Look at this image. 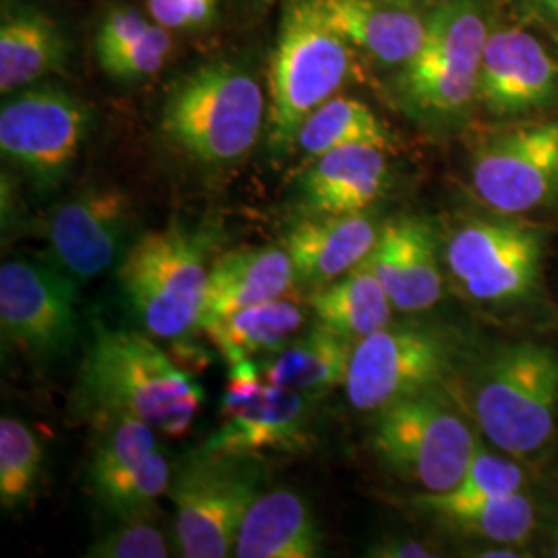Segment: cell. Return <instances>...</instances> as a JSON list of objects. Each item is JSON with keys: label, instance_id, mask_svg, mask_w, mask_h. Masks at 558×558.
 Listing matches in <instances>:
<instances>
[{"label": "cell", "instance_id": "obj_1", "mask_svg": "<svg viewBox=\"0 0 558 558\" xmlns=\"http://www.w3.org/2000/svg\"><path fill=\"white\" fill-rule=\"evenodd\" d=\"M203 387L154 339L98 327L81 362L73 403L83 418H137L166 437L195 422Z\"/></svg>", "mask_w": 558, "mask_h": 558}, {"label": "cell", "instance_id": "obj_2", "mask_svg": "<svg viewBox=\"0 0 558 558\" xmlns=\"http://www.w3.org/2000/svg\"><path fill=\"white\" fill-rule=\"evenodd\" d=\"M263 119L259 83L236 64L211 62L182 77L170 92L161 131L193 160L230 163L253 149Z\"/></svg>", "mask_w": 558, "mask_h": 558}, {"label": "cell", "instance_id": "obj_3", "mask_svg": "<svg viewBox=\"0 0 558 558\" xmlns=\"http://www.w3.org/2000/svg\"><path fill=\"white\" fill-rule=\"evenodd\" d=\"M480 430L509 458H534L558 426V352L550 345L500 348L482 366L474 389Z\"/></svg>", "mask_w": 558, "mask_h": 558}, {"label": "cell", "instance_id": "obj_4", "mask_svg": "<svg viewBox=\"0 0 558 558\" xmlns=\"http://www.w3.org/2000/svg\"><path fill=\"white\" fill-rule=\"evenodd\" d=\"M119 283L151 336L182 338L199 327L209 269L199 242L179 223L145 232L120 263Z\"/></svg>", "mask_w": 558, "mask_h": 558}, {"label": "cell", "instance_id": "obj_5", "mask_svg": "<svg viewBox=\"0 0 558 558\" xmlns=\"http://www.w3.org/2000/svg\"><path fill=\"white\" fill-rule=\"evenodd\" d=\"M373 445L393 474L433 495L453 490L478 449L470 424L440 387L379 410Z\"/></svg>", "mask_w": 558, "mask_h": 558}, {"label": "cell", "instance_id": "obj_6", "mask_svg": "<svg viewBox=\"0 0 558 558\" xmlns=\"http://www.w3.org/2000/svg\"><path fill=\"white\" fill-rule=\"evenodd\" d=\"M350 44L323 20L313 0L288 11L271 60L269 145L296 143L302 122L336 96L350 73Z\"/></svg>", "mask_w": 558, "mask_h": 558}, {"label": "cell", "instance_id": "obj_7", "mask_svg": "<svg viewBox=\"0 0 558 558\" xmlns=\"http://www.w3.org/2000/svg\"><path fill=\"white\" fill-rule=\"evenodd\" d=\"M488 27L478 0H447L426 20L418 54L403 64L399 89L428 117H453L478 92Z\"/></svg>", "mask_w": 558, "mask_h": 558}, {"label": "cell", "instance_id": "obj_8", "mask_svg": "<svg viewBox=\"0 0 558 558\" xmlns=\"http://www.w3.org/2000/svg\"><path fill=\"white\" fill-rule=\"evenodd\" d=\"M221 401V424L199 453L257 458L311 449L313 408L319 399L267 383L253 360L230 364Z\"/></svg>", "mask_w": 558, "mask_h": 558}, {"label": "cell", "instance_id": "obj_9", "mask_svg": "<svg viewBox=\"0 0 558 558\" xmlns=\"http://www.w3.org/2000/svg\"><path fill=\"white\" fill-rule=\"evenodd\" d=\"M260 495L255 458L195 451L170 490L177 507L180 555L186 558L234 555L240 525Z\"/></svg>", "mask_w": 558, "mask_h": 558}, {"label": "cell", "instance_id": "obj_10", "mask_svg": "<svg viewBox=\"0 0 558 558\" xmlns=\"http://www.w3.org/2000/svg\"><path fill=\"white\" fill-rule=\"evenodd\" d=\"M453 338L428 325H387L354 345L345 393L362 412L439 389L456 371Z\"/></svg>", "mask_w": 558, "mask_h": 558}, {"label": "cell", "instance_id": "obj_11", "mask_svg": "<svg viewBox=\"0 0 558 558\" xmlns=\"http://www.w3.org/2000/svg\"><path fill=\"white\" fill-rule=\"evenodd\" d=\"M77 279L32 260L0 267L2 336L36 360L69 354L80 336Z\"/></svg>", "mask_w": 558, "mask_h": 558}, {"label": "cell", "instance_id": "obj_12", "mask_svg": "<svg viewBox=\"0 0 558 558\" xmlns=\"http://www.w3.org/2000/svg\"><path fill=\"white\" fill-rule=\"evenodd\" d=\"M96 424L87 484L112 519L149 518L172 486L170 465L156 430L137 418H104Z\"/></svg>", "mask_w": 558, "mask_h": 558}, {"label": "cell", "instance_id": "obj_13", "mask_svg": "<svg viewBox=\"0 0 558 558\" xmlns=\"http://www.w3.org/2000/svg\"><path fill=\"white\" fill-rule=\"evenodd\" d=\"M472 184L480 199L507 216L550 205L558 197V122L525 124L482 143Z\"/></svg>", "mask_w": 558, "mask_h": 558}, {"label": "cell", "instance_id": "obj_14", "mask_svg": "<svg viewBox=\"0 0 558 558\" xmlns=\"http://www.w3.org/2000/svg\"><path fill=\"white\" fill-rule=\"evenodd\" d=\"M89 120L87 106L66 92H23L0 110L2 156L27 170L44 189L54 186L77 158Z\"/></svg>", "mask_w": 558, "mask_h": 558}, {"label": "cell", "instance_id": "obj_15", "mask_svg": "<svg viewBox=\"0 0 558 558\" xmlns=\"http://www.w3.org/2000/svg\"><path fill=\"white\" fill-rule=\"evenodd\" d=\"M544 236L511 221H474L447 244V265L461 288L482 302L523 299L538 281Z\"/></svg>", "mask_w": 558, "mask_h": 558}, {"label": "cell", "instance_id": "obj_16", "mask_svg": "<svg viewBox=\"0 0 558 558\" xmlns=\"http://www.w3.org/2000/svg\"><path fill=\"white\" fill-rule=\"evenodd\" d=\"M133 226V205L117 186H92L62 203L48 226L60 269L77 281L100 276L119 257Z\"/></svg>", "mask_w": 558, "mask_h": 558}, {"label": "cell", "instance_id": "obj_17", "mask_svg": "<svg viewBox=\"0 0 558 558\" xmlns=\"http://www.w3.org/2000/svg\"><path fill=\"white\" fill-rule=\"evenodd\" d=\"M558 96V64L532 34L499 29L488 36L480 62V104L497 117L539 110Z\"/></svg>", "mask_w": 558, "mask_h": 558}, {"label": "cell", "instance_id": "obj_18", "mask_svg": "<svg viewBox=\"0 0 558 558\" xmlns=\"http://www.w3.org/2000/svg\"><path fill=\"white\" fill-rule=\"evenodd\" d=\"M373 263L401 313H422L442 296V276L433 228L420 218H401L380 228Z\"/></svg>", "mask_w": 558, "mask_h": 558}, {"label": "cell", "instance_id": "obj_19", "mask_svg": "<svg viewBox=\"0 0 558 558\" xmlns=\"http://www.w3.org/2000/svg\"><path fill=\"white\" fill-rule=\"evenodd\" d=\"M380 230L364 211L350 216H311L292 226L283 248L294 263L296 281L313 290L345 276L375 251Z\"/></svg>", "mask_w": 558, "mask_h": 558}, {"label": "cell", "instance_id": "obj_20", "mask_svg": "<svg viewBox=\"0 0 558 558\" xmlns=\"http://www.w3.org/2000/svg\"><path fill=\"white\" fill-rule=\"evenodd\" d=\"M296 283L294 263L283 246H240L209 267L199 329L240 308L286 296Z\"/></svg>", "mask_w": 558, "mask_h": 558}, {"label": "cell", "instance_id": "obj_21", "mask_svg": "<svg viewBox=\"0 0 558 558\" xmlns=\"http://www.w3.org/2000/svg\"><path fill=\"white\" fill-rule=\"evenodd\" d=\"M387 160L379 145H345L315 158L302 180L304 203L313 216L366 211L387 186Z\"/></svg>", "mask_w": 558, "mask_h": 558}, {"label": "cell", "instance_id": "obj_22", "mask_svg": "<svg viewBox=\"0 0 558 558\" xmlns=\"http://www.w3.org/2000/svg\"><path fill=\"white\" fill-rule=\"evenodd\" d=\"M320 17L350 46L385 64H405L418 54L426 21L379 0H313Z\"/></svg>", "mask_w": 558, "mask_h": 558}, {"label": "cell", "instance_id": "obj_23", "mask_svg": "<svg viewBox=\"0 0 558 558\" xmlns=\"http://www.w3.org/2000/svg\"><path fill=\"white\" fill-rule=\"evenodd\" d=\"M323 555L317 521L292 490L260 495L240 525L234 557L315 558Z\"/></svg>", "mask_w": 558, "mask_h": 558}, {"label": "cell", "instance_id": "obj_24", "mask_svg": "<svg viewBox=\"0 0 558 558\" xmlns=\"http://www.w3.org/2000/svg\"><path fill=\"white\" fill-rule=\"evenodd\" d=\"M354 341L315 323L304 336H296L276 356L260 364L267 383L323 399L345 385Z\"/></svg>", "mask_w": 558, "mask_h": 558}, {"label": "cell", "instance_id": "obj_25", "mask_svg": "<svg viewBox=\"0 0 558 558\" xmlns=\"http://www.w3.org/2000/svg\"><path fill=\"white\" fill-rule=\"evenodd\" d=\"M308 306L317 323L354 343L391 325L396 308L373 257H366L336 281L313 290Z\"/></svg>", "mask_w": 558, "mask_h": 558}, {"label": "cell", "instance_id": "obj_26", "mask_svg": "<svg viewBox=\"0 0 558 558\" xmlns=\"http://www.w3.org/2000/svg\"><path fill=\"white\" fill-rule=\"evenodd\" d=\"M306 320L304 308L292 296L259 302L203 327L228 364L276 354L299 336Z\"/></svg>", "mask_w": 558, "mask_h": 558}, {"label": "cell", "instance_id": "obj_27", "mask_svg": "<svg viewBox=\"0 0 558 558\" xmlns=\"http://www.w3.org/2000/svg\"><path fill=\"white\" fill-rule=\"evenodd\" d=\"M416 502L461 534L502 546H521L527 542L536 523L534 507L523 490L478 500H445L424 493Z\"/></svg>", "mask_w": 558, "mask_h": 558}, {"label": "cell", "instance_id": "obj_28", "mask_svg": "<svg viewBox=\"0 0 558 558\" xmlns=\"http://www.w3.org/2000/svg\"><path fill=\"white\" fill-rule=\"evenodd\" d=\"M59 27L40 13H21L0 27V89L15 92L57 71L64 60Z\"/></svg>", "mask_w": 558, "mask_h": 558}, {"label": "cell", "instance_id": "obj_29", "mask_svg": "<svg viewBox=\"0 0 558 558\" xmlns=\"http://www.w3.org/2000/svg\"><path fill=\"white\" fill-rule=\"evenodd\" d=\"M296 145L308 158L345 147V145H391V133L379 117L359 100L331 98L302 122Z\"/></svg>", "mask_w": 558, "mask_h": 558}, {"label": "cell", "instance_id": "obj_30", "mask_svg": "<svg viewBox=\"0 0 558 558\" xmlns=\"http://www.w3.org/2000/svg\"><path fill=\"white\" fill-rule=\"evenodd\" d=\"M44 449L20 420H0V505L15 511L32 499L40 478Z\"/></svg>", "mask_w": 558, "mask_h": 558}, {"label": "cell", "instance_id": "obj_31", "mask_svg": "<svg viewBox=\"0 0 558 558\" xmlns=\"http://www.w3.org/2000/svg\"><path fill=\"white\" fill-rule=\"evenodd\" d=\"M525 486V474L518 461L488 453L478 442L465 476L449 493H437L445 500H478L519 493ZM433 495V493H430Z\"/></svg>", "mask_w": 558, "mask_h": 558}, {"label": "cell", "instance_id": "obj_32", "mask_svg": "<svg viewBox=\"0 0 558 558\" xmlns=\"http://www.w3.org/2000/svg\"><path fill=\"white\" fill-rule=\"evenodd\" d=\"M151 518L114 519V525L101 532L89 546L87 557L94 558H166L170 544Z\"/></svg>", "mask_w": 558, "mask_h": 558}, {"label": "cell", "instance_id": "obj_33", "mask_svg": "<svg viewBox=\"0 0 558 558\" xmlns=\"http://www.w3.org/2000/svg\"><path fill=\"white\" fill-rule=\"evenodd\" d=\"M168 32L170 29L154 23L151 29L145 36H141L140 40L131 41L98 57L101 69L110 77L122 81L143 80L158 73L172 48Z\"/></svg>", "mask_w": 558, "mask_h": 558}, {"label": "cell", "instance_id": "obj_34", "mask_svg": "<svg viewBox=\"0 0 558 558\" xmlns=\"http://www.w3.org/2000/svg\"><path fill=\"white\" fill-rule=\"evenodd\" d=\"M151 21L143 17L135 9H114L101 21L98 36H96V52L98 57L126 46L131 41L140 40L151 29Z\"/></svg>", "mask_w": 558, "mask_h": 558}, {"label": "cell", "instance_id": "obj_35", "mask_svg": "<svg viewBox=\"0 0 558 558\" xmlns=\"http://www.w3.org/2000/svg\"><path fill=\"white\" fill-rule=\"evenodd\" d=\"M218 0H147L154 23L166 29L197 27L216 15Z\"/></svg>", "mask_w": 558, "mask_h": 558}, {"label": "cell", "instance_id": "obj_36", "mask_svg": "<svg viewBox=\"0 0 558 558\" xmlns=\"http://www.w3.org/2000/svg\"><path fill=\"white\" fill-rule=\"evenodd\" d=\"M371 557L379 558H426L433 557V553H428V548L418 542L412 539H383L379 544H375L368 553Z\"/></svg>", "mask_w": 558, "mask_h": 558}, {"label": "cell", "instance_id": "obj_37", "mask_svg": "<svg viewBox=\"0 0 558 558\" xmlns=\"http://www.w3.org/2000/svg\"><path fill=\"white\" fill-rule=\"evenodd\" d=\"M478 557L482 558H518L521 557L519 553H511L509 548H499V550H486V553H480Z\"/></svg>", "mask_w": 558, "mask_h": 558}, {"label": "cell", "instance_id": "obj_38", "mask_svg": "<svg viewBox=\"0 0 558 558\" xmlns=\"http://www.w3.org/2000/svg\"><path fill=\"white\" fill-rule=\"evenodd\" d=\"M538 2H542L550 13H555L558 17V0H538Z\"/></svg>", "mask_w": 558, "mask_h": 558}, {"label": "cell", "instance_id": "obj_39", "mask_svg": "<svg viewBox=\"0 0 558 558\" xmlns=\"http://www.w3.org/2000/svg\"><path fill=\"white\" fill-rule=\"evenodd\" d=\"M555 557H558V530H557V544H555Z\"/></svg>", "mask_w": 558, "mask_h": 558}]
</instances>
